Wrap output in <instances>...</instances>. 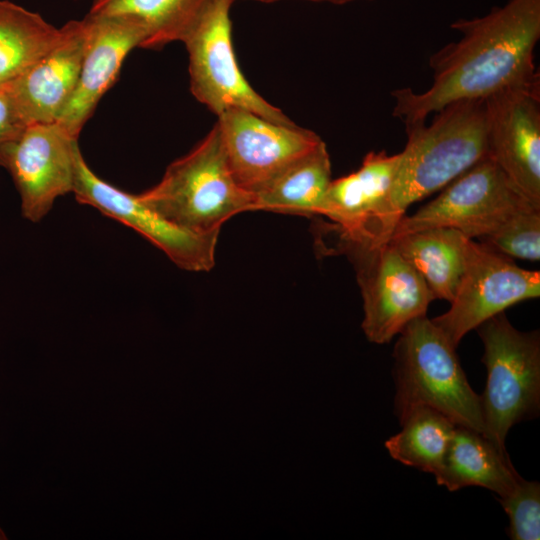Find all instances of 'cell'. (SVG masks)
I'll use <instances>...</instances> for the list:
<instances>
[{
    "label": "cell",
    "instance_id": "6da1fadb",
    "mask_svg": "<svg viewBox=\"0 0 540 540\" xmlns=\"http://www.w3.org/2000/svg\"><path fill=\"white\" fill-rule=\"evenodd\" d=\"M461 37L432 54V83L391 92L392 115L424 121L450 103L485 100L512 88L540 87L534 52L540 39V0H508L489 13L451 24Z\"/></svg>",
    "mask_w": 540,
    "mask_h": 540
},
{
    "label": "cell",
    "instance_id": "7a4b0ae2",
    "mask_svg": "<svg viewBox=\"0 0 540 540\" xmlns=\"http://www.w3.org/2000/svg\"><path fill=\"white\" fill-rule=\"evenodd\" d=\"M407 142L387 201L354 239L366 245L388 243L408 207L442 190L488 156L484 100H460L434 113L433 121L405 124Z\"/></svg>",
    "mask_w": 540,
    "mask_h": 540
},
{
    "label": "cell",
    "instance_id": "3957f363",
    "mask_svg": "<svg viewBox=\"0 0 540 540\" xmlns=\"http://www.w3.org/2000/svg\"><path fill=\"white\" fill-rule=\"evenodd\" d=\"M456 348L426 315L411 321L394 346V413L401 421L420 406L484 435L480 395L469 385Z\"/></svg>",
    "mask_w": 540,
    "mask_h": 540
},
{
    "label": "cell",
    "instance_id": "277c9868",
    "mask_svg": "<svg viewBox=\"0 0 540 540\" xmlns=\"http://www.w3.org/2000/svg\"><path fill=\"white\" fill-rule=\"evenodd\" d=\"M169 222L196 234L219 233L233 216L253 211L255 196L236 182L215 123L186 155L173 161L161 180L138 194Z\"/></svg>",
    "mask_w": 540,
    "mask_h": 540
},
{
    "label": "cell",
    "instance_id": "5b68a950",
    "mask_svg": "<svg viewBox=\"0 0 540 540\" xmlns=\"http://www.w3.org/2000/svg\"><path fill=\"white\" fill-rule=\"evenodd\" d=\"M475 330L484 345L482 362L487 371L480 396L483 436L507 452L505 441L510 428L539 415V331H519L505 312L492 316Z\"/></svg>",
    "mask_w": 540,
    "mask_h": 540
},
{
    "label": "cell",
    "instance_id": "8992f818",
    "mask_svg": "<svg viewBox=\"0 0 540 540\" xmlns=\"http://www.w3.org/2000/svg\"><path fill=\"white\" fill-rule=\"evenodd\" d=\"M232 4L233 0H213L183 40L191 93L216 116L237 108L278 123L294 124L258 94L242 73L232 41Z\"/></svg>",
    "mask_w": 540,
    "mask_h": 540
},
{
    "label": "cell",
    "instance_id": "52a82bcc",
    "mask_svg": "<svg viewBox=\"0 0 540 540\" xmlns=\"http://www.w3.org/2000/svg\"><path fill=\"white\" fill-rule=\"evenodd\" d=\"M528 208L535 207L487 156L446 185L435 199L402 217L391 239L436 227L480 239Z\"/></svg>",
    "mask_w": 540,
    "mask_h": 540
},
{
    "label": "cell",
    "instance_id": "ba28073f",
    "mask_svg": "<svg viewBox=\"0 0 540 540\" xmlns=\"http://www.w3.org/2000/svg\"><path fill=\"white\" fill-rule=\"evenodd\" d=\"M352 261L363 299L362 329L367 339L387 344L435 300L417 271L388 242L365 246L338 240Z\"/></svg>",
    "mask_w": 540,
    "mask_h": 540
},
{
    "label": "cell",
    "instance_id": "9c48e42d",
    "mask_svg": "<svg viewBox=\"0 0 540 540\" xmlns=\"http://www.w3.org/2000/svg\"><path fill=\"white\" fill-rule=\"evenodd\" d=\"M216 124L232 175L254 196L323 141L295 123H278L237 108L218 115Z\"/></svg>",
    "mask_w": 540,
    "mask_h": 540
},
{
    "label": "cell",
    "instance_id": "30bf717a",
    "mask_svg": "<svg viewBox=\"0 0 540 540\" xmlns=\"http://www.w3.org/2000/svg\"><path fill=\"white\" fill-rule=\"evenodd\" d=\"M540 296V272L470 239L461 282L445 313L433 319L457 347L463 337L492 316Z\"/></svg>",
    "mask_w": 540,
    "mask_h": 540
},
{
    "label": "cell",
    "instance_id": "8fae6325",
    "mask_svg": "<svg viewBox=\"0 0 540 540\" xmlns=\"http://www.w3.org/2000/svg\"><path fill=\"white\" fill-rule=\"evenodd\" d=\"M72 193L79 203L92 206L141 234L179 268L200 272L209 271L215 265L219 233L196 234L169 222L142 202L138 195L125 192L97 176L81 150L77 154Z\"/></svg>",
    "mask_w": 540,
    "mask_h": 540
},
{
    "label": "cell",
    "instance_id": "7c38bea8",
    "mask_svg": "<svg viewBox=\"0 0 540 540\" xmlns=\"http://www.w3.org/2000/svg\"><path fill=\"white\" fill-rule=\"evenodd\" d=\"M79 151L78 138L57 122L28 125L7 148L2 166L13 178L25 219L41 221L59 197L73 192Z\"/></svg>",
    "mask_w": 540,
    "mask_h": 540
},
{
    "label": "cell",
    "instance_id": "4fadbf2b",
    "mask_svg": "<svg viewBox=\"0 0 540 540\" xmlns=\"http://www.w3.org/2000/svg\"><path fill=\"white\" fill-rule=\"evenodd\" d=\"M484 101L488 157L540 209V87L507 89Z\"/></svg>",
    "mask_w": 540,
    "mask_h": 540
},
{
    "label": "cell",
    "instance_id": "5bb4252c",
    "mask_svg": "<svg viewBox=\"0 0 540 540\" xmlns=\"http://www.w3.org/2000/svg\"><path fill=\"white\" fill-rule=\"evenodd\" d=\"M88 34L76 87L56 122L78 138L98 102L115 82L128 53L146 38L137 23L87 14Z\"/></svg>",
    "mask_w": 540,
    "mask_h": 540
},
{
    "label": "cell",
    "instance_id": "9a60e30c",
    "mask_svg": "<svg viewBox=\"0 0 540 540\" xmlns=\"http://www.w3.org/2000/svg\"><path fill=\"white\" fill-rule=\"evenodd\" d=\"M87 34L85 17L66 22L52 48L5 83L28 125L56 122L76 87Z\"/></svg>",
    "mask_w": 540,
    "mask_h": 540
},
{
    "label": "cell",
    "instance_id": "2e32d148",
    "mask_svg": "<svg viewBox=\"0 0 540 540\" xmlns=\"http://www.w3.org/2000/svg\"><path fill=\"white\" fill-rule=\"evenodd\" d=\"M398 161L399 153L371 151L357 171L331 181L321 215L335 231L353 236L366 228L388 199Z\"/></svg>",
    "mask_w": 540,
    "mask_h": 540
},
{
    "label": "cell",
    "instance_id": "e0dca14e",
    "mask_svg": "<svg viewBox=\"0 0 540 540\" xmlns=\"http://www.w3.org/2000/svg\"><path fill=\"white\" fill-rule=\"evenodd\" d=\"M438 485L449 491L479 486L508 494L521 476L507 452H503L481 433L456 426L442 466L434 476Z\"/></svg>",
    "mask_w": 540,
    "mask_h": 540
},
{
    "label": "cell",
    "instance_id": "ac0fdd59",
    "mask_svg": "<svg viewBox=\"0 0 540 540\" xmlns=\"http://www.w3.org/2000/svg\"><path fill=\"white\" fill-rule=\"evenodd\" d=\"M470 239L448 227L429 228L390 239L417 271L435 299L455 297L466 267Z\"/></svg>",
    "mask_w": 540,
    "mask_h": 540
},
{
    "label": "cell",
    "instance_id": "d6986e66",
    "mask_svg": "<svg viewBox=\"0 0 540 540\" xmlns=\"http://www.w3.org/2000/svg\"><path fill=\"white\" fill-rule=\"evenodd\" d=\"M213 0H93L88 14L133 21L146 38L142 48L183 42Z\"/></svg>",
    "mask_w": 540,
    "mask_h": 540
},
{
    "label": "cell",
    "instance_id": "ffe728a7",
    "mask_svg": "<svg viewBox=\"0 0 540 540\" xmlns=\"http://www.w3.org/2000/svg\"><path fill=\"white\" fill-rule=\"evenodd\" d=\"M331 181L330 156L322 141L255 196L254 210L321 215Z\"/></svg>",
    "mask_w": 540,
    "mask_h": 540
},
{
    "label": "cell",
    "instance_id": "44dd1931",
    "mask_svg": "<svg viewBox=\"0 0 540 540\" xmlns=\"http://www.w3.org/2000/svg\"><path fill=\"white\" fill-rule=\"evenodd\" d=\"M60 28L39 13L0 0V84L15 79L56 43Z\"/></svg>",
    "mask_w": 540,
    "mask_h": 540
},
{
    "label": "cell",
    "instance_id": "7402d4cb",
    "mask_svg": "<svg viewBox=\"0 0 540 540\" xmlns=\"http://www.w3.org/2000/svg\"><path fill=\"white\" fill-rule=\"evenodd\" d=\"M401 430L385 442L390 456L434 476L442 466L456 425L439 411L420 406L401 421Z\"/></svg>",
    "mask_w": 540,
    "mask_h": 540
},
{
    "label": "cell",
    "instance_id": "603a6c76",
    "mask_svg": "<svg viewBox=\"0 0 540 540\" xmlns=\"http://www.w3.org/2000/svg\"><path fill=\"white\" fill-rule=\"evenodd\" d=\"M481 243L507 257L540 260V209L516 213L496 230L480 238Z\"/></svg>",
    "mask_w": 540,
    "mask_h": 540
},
{
    "label": "cell",
    "instance_id": "cb8c5ba5",
    "mask_svg": "<svg viewBox=\"0 0 540 540\" xmlns=\"http://www.w3.org/2000/svg\"><path fill=\"white\" fill-rule=\"evenodd\" d=\"M498 500L509 517L508 534L512 540H539V482L521 477L515 487Z\"/></svg>",
    "mask_w": 540,
    "mask_h": 540
},
{
    "label": "cell",
    "instance_id": "d4e9b609",
    "mask_svg": "<svg viewBox=\"0 0 540 540\" xmlns=\"http://www.w3.org/2000/svg\"><path fill=\"white\" fill-rule=\"evenodd\" d=\"M28 126L8 87L0 84V165L7 148Z\"/></svg>",
    "mask_w": 540,
    "mask_h": 540
},
{
    "label": "cell",
    "instance_id": "484cf974",
    "mask_svg": "<svg viewBox=\"0 0 540 540\" xmlns=\"http://www.w3.org/2000/svg\"><path fill=\"white\" fill-rule=\"evenodd\" d=\"M254 1L262 2V3H274V2L288 1V0H254ZM299 1L329 3L333 5H344V4L352 3L356 1H371V0H299Z\"/></svg>",
    "mask_w": 540,
    "mask_h": 540
},
{
    "label": "cell",
    "instance_id": "4316f807",
    "mask_svg": "<svg viewBox=\"0 0 540 540\" xmlns=\"http://www.w3.org/2000/svg\"><path fill=\"white\" fill-rule=\"evenodd\" d=\"M2 539H7V537H6L5 533H4V531L0 528V540H2Z\"/></svg>",
    "mask_w": 540,
    "mask_h": 540
}]
</instances>
